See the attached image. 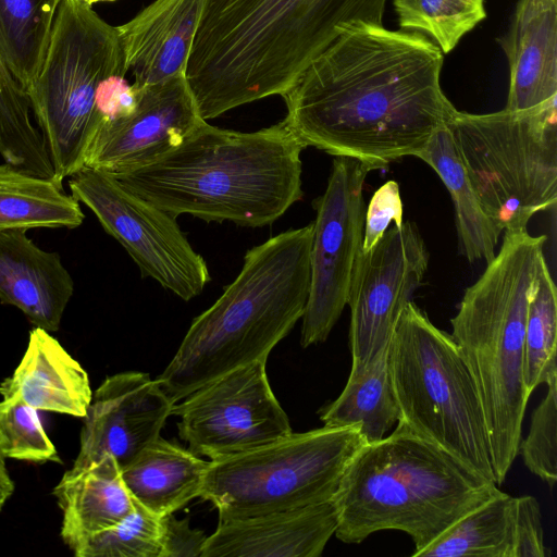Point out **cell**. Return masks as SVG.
Returning a JSON list of instances; mask_svg holds the SVG:
<instances>
[{
	"instance_id": "obj_30",
	"label": "cell",
	"mask_w": 557,
	"mask_h": 557,
	"mask_svg": "<svg viewBox=\"0 0 557 557\" xmlns=\"http://www.w3.org/2000/svg\"><path fill=\"white\" fill-rule=\"evenodd\" d=\"M557 292L546 261L531 295L524 334L523 382L531 395L557 377Z\"/></svg>"
},
{
	"instance_id": "obj_25",
	"label": "cell",
	"mask_w": 557,
	"mask_h": 557,
	"mask_svg": "<svg viewBox=\"0 0 557 557\" xmlns=\"http://www.w3.org/2000/svg\"><path fill=\"white\" fill-rule=\"evenodd\" d=\"M84 218L79 201L62 184L0 164V231L75 228Z\"/></svg>"
},
{
	"instance_id": "obj_34",
	"label": "cell",
	"mask_w": 557,
	"mask_h": 557,
	"mask_svg": "<svg viewBox=\"0 0 557 557\" xmlns=\"http://www.w3.org/2000/svg\"><path fill=\"white\" fill-rule=\"evenodd\" d=\"M546 385L547 393L533 411L518 454L533 474L553 487L557 481V377Z\"/></svg>"
},
{
	"instance_id": "obj_39",
	"label": "cell",
	"mask_w": 557,
	"mask_h": 557,
	"mask_svg": "<svg viewBox=\"0 0 557 557\" xmlns=\"http://www.w3.org/2000/svg\"><path fill=\"white\" fill-rule=\"evenodd\" d=\"M14 492V482L5 465V458L0 450V511Z\"/></svg>"
},
{
	"instance_id": "obj_21",
	"label": "cell",
	"mask_w": 557,
	"mask_h": 557,
	"mask_svg": "<svg viewBox=\"0 0 557 557\" xmlns=\"http://www.w3.org/2000/svg\"><path fill=\"white\" fill-rule=\"evenodd\" d=\"M0 395L32 408L84 418L92 398L87 372L50 332L35 327L22 360L0 384Z\"/></svg>"
},
{
	"instance_id": "obj_28",
	"label": "cell",
	"mask_w": 557,
	"mask_h": 557,
	"mask_svg": "<svg viewBox=\"0 0 557 557\" xmlns=\"http://www.w3.org/2000/svg\"><path fill=\"white\" fill-rule=\"evenodd\" d=\"M515 496L503 491L474 508L417 557H511Z\"/></svg>"
},
{
	"instance_id": "obj_3",
	"label": "cell",
	"mask_w": 557,
	"mask_h": 557,
	"mask_svg": "<svg viewBox=\"0 0 557 557\" xmlns=\"http://www.w3.org/2000/svg\"><path fill=\"white\" fill-rule=\"evenodd\" d=\"M305 148L284 120L250 133L202 121L177 147L113 176L176 218L261 227L302 198Z\"/></svg>"
},
{
	"instance_id": "obj_37",
	"label": "cell",
	"mask_w": 557,
	"mask_h": 557,
	"mask_svg": "<svg viewBox=\"0 0 557 557\" xmlns=\"http://www.w3.org/2000/svg\"><path fill=\"white\" fill-rule=\"evenodd\" d=\"M125 75L114 73L99 84L95 98L99 126L127 117L137 109L141 88L129 84Z\"/></svg>"
},
{
	"instance_id": "obj_9",
	"label": "cell",
	"mask_w": 557,
	"mask_h": 557,
	"mask_svg": "<svg viewBox=\"0 0 557 557\" xmlns=\"http://www.w3.org/2000/svg\"><path fill=\"white\" fill-rule=\"evenodd\" d=\"M119 72L127 70L116 26L81 0H62L40 71L26 92L58 183L84 166L99 126L97 88Z\"/></svg>"
},
{
	"instance_id": "obj_7",
	"label": "cell",
	"mask_w": 557,
	"mask_h": 557,
	"mask_svg": "<svg viewBox=\"0 0 557 557\" xmlns=\"http://www.w3.org/2000/svg\"><path fill=\"white\" fill-rule=\"evenodd\" d=\"M387 360L398 421L496 483L480 394L453 336L410 300Z\"/></svg>"
},
{
	"instance_id": "obj_32",
	"label": "cell",
	"mask_w": 557,
	"mask_h": 557,
	"mask_svg": "<svg viewBox=\"0 0 557 557\" xmlns=\"http://www.w3.org/2000/svg\"><path fill=\"white\" fill-rule=\"evenodd\" d=\"M135 509L117 524L99 532L73 553L76 557H160L161 517L134 500Z\"/></svg>"
},
{
	"instance_id": "obj_18",
	"label": "cell",
	"mask_w": 557,
	"mask_h": 557,
	"mask_svg": "<svg viewBox=\"0 0 557 557\" xmlns=\"http://www.w3.org/2000/svg\"><path fill=\"white\" fill-rule=\"evenodd\" d=\"M208 0H153L116 26L125 69L146 87L185 75Z\"/></svg>"
},
{
	"instance_id": "obj_2",
	"label": "cell",
	"mask_w": 557,
	"mask_h": 557,
	"mask_svg": "<svg viewBox=\"0 0 557 557\" xmlns=\"http://www.w3.org/2000/svg\"><path fill=\"white\" fill-rule=\"evenodd\" d=\"M387 0H208L185 77L208 121L283 96L356 22L383 24Z\"/></svg>"
},
{
	"instance_id": "obj_40",
	"label": "cell",
	"mask_w": 557,
	"mask_h": 557,
	"mask_svg": "<svg viewBox=\"0 0 557 557\" xmlns=\"http://www.w3.org/2000/svg\"><path fill=\"white\" fill-rule=\"evenodd\" d=\"M81 1L92 7V4L98 3V2H113L115 0H81Z\"/></svg>"
},
{
	"instance_id": "obj_36",
	"label": "cell",
	"mask_w": 557,
	"mask_h": 557,
	"mask_svg": "<svg viewBox=\"0 0 557 557\" xmlns=\"http://www.w3.org/2000/svg\"><path fill=\"white\" fill-rule=\"evenodd\" d=\"M544 543L542 515L535 497H515L511 557H548Z\"/></svg>"
},
{
	"instance_id": "obj_19",
	"label": "cell",
	"mask_w": 557,
	"mask_h": 557,
	"mask_svg": "<svg viewBox=\"0 0 557 557\" xmlns=\"http://www.w3.org/2000/svg\"><path fill=\"white\" fill-rule=\"evenodd\" d=\"M26 232L0 231V301L20 309L35 327L57 332L74 282L60 255L39 248Z\"/></svg>"
},
{
	"instance_id": "obj_1",
	"label": "cell",
	"mask_w": 557,
	"mask_h": 557,
	"mask_svg": "<svg viewBox=\"0 0 557 557\" xmlns=\"http://www.w3.org/2000/svg\"><path fill=\"white\" fill-rule=\"evenodd\" d=\"M444 53L426 36L356 22L282 97L306 147L372 170L418 157L456 111L441 87Z\"/></svg>"
},
{
	"instance_id": "obj_8",
	"label": "cell",
	"mask_w": 557,
	"mask_h": 557,
	"mask_svg": "<svg viewBox=\"0 0 557 557\" xmlns=\"http://www.w3.org/2000/svg\"><path fill=\"white\" fill-rule=\"evenodd\" d=\"M557 99L492 113L456 109L447 122L481 207L503 231L527 230L557 203Z\"/></svg>"
},
{
	"instance_id": "obj_33",
	"label": "cell",
	"mask_w": 557,
	"mask_h": 557,
	"mask_svg": "<svg viewBox=\"0 0 557 557\" xmlns=\"http://www.w3.org/2000/svg\"><path fill=\"white\" fill-rule=\"evenodd\" d=\"M0 450L4 458L62 463L37 410L17 397H3L0 401Z\"/></svg>"
},
{
	"instance_id": "obj_26",
	"label": "cell",
	"mask_w": 557,
	"mask_h": 557,
	"mask_svg": "<svg viewBox=\"0 0 557 557\" xmlns=\"http://www.w3.org/2000/svg\"><path fill=\"white\" fill-rule=\"evenodd\" d=\"M320 420L326 426L357 428L366 443L386 436L399 420L387 350L361 372L349 374L341 395L321 410Z\"/></svg>"
},
{
	"instance_id": "obj_6",
	"label": "cell",
	"mask_w": 557,
	"mask_h": 557,
	"mask_svg": "<svg viewBox=\"0 0 557 557\" xmlns=\"http://www.w3.org/2000/svg\"><path fill=\"white\" fill-rule=\"evenodd\" d=\"M546 236L505 231L499 250L465 290L451 336L482 401L495 482L500 485L518 456L530 394L523 382L528 306L546 261Z\"/></svg>"
},
{
	"instance_id": "obj_29",
	"label": "cell",
	"mask_w": 557,
	"mask_h": 557,
	"mask_svg": "<svg viewBox=\"0 0 557 557\" xmlns=\"http://www.w3.org/2000/svg\"><path fill=\"white\" fill-rule=\"evenodd\" d=\"M25 91L11 74L0 50V154L35 176L55 180L47 143L30 121Z\"/></svg>"
},
{
	"instance_id": "obj_5",
	"label": "cell",
	"mask_w": 557,
	"mask_h": 557,
	"mask_svg": "<svg viewBox=\"0 0 557 557\" xmlns=\"http://www.w3.org/2000/svg\"><path fill=\"white\" fill-rule=\"evenodd\" d=\"M498 485L397 422L392 434L364 443L334 496L335 535L358 544L372 533L408 534L413 557L461 517L499 493Z\"/></svg>"
},
{
	"instance_id": "obj_17",
	"label": "cell",
	"mask_w": 557,
	"mask_h": 557,
	"mask_svg": "<svg viewBox=\"0 0 557 557\" xmlns=\"http://www.w3.org/2000/svg\"><path fill=\"white\" fill-rule=\"evenodd\" d=\"M333 499L286 511L219 521L201 557H318L337 528Z\"/></svg>"
},
{
	"instance_id": "obj_14",
	"label": "cell",
	"mask_w": 557,
	"mask_h": 557,
	"mask_svg": "<svg viewBox=\"0 0 557 557\" xmlns=\"http://www.w3.org/2000/svg\"><path fill=\"white\" fill-rule=\"evenodd\" d=\"M429 253L417 227L408 222L388 228L361 252L347 305L350 308V374L364 370L387 350L400 314L420 286Z\"/></svg>"
},
{
	"instance_id": "obj_11",
	"label": "cell",
	"mask_w": 557,
	"mask_h": 557,
	"mask_svg": "<svg viewBox=\"0 0 557 557\" xmlns=\"http://www.w3.org/2000/svg\"><path fill=\"white\" fill-rule=\"evenodd\" d=\"M103 230L127 251L140 273L188 301L210 282L207 262L189 244L176 216L128 190L113 175L83 166L69 180Z\"/></svg>"
},
{
	"instance_id": "obj_13",
	"label": "cell",
	"mask_w": 557,
	"mask_h": 557,
	"mask_svg": "<svg viewBox=\"0 0 557 557\" xmlns=\"http://www.w3.org/2000/svg\"><path fill=\"white\" fill-rule=\"evenodd\" d=\"M265 366L260 359L236 368L173 405L180 437L193 454L221 459L293 433Z\"/></svg>"
},
{
	"instance_id": "obj_4",
	"label": "cell",
	"mask_w": 557,
	"mask_h": 557,
	"mask_svg": "<svg viewBox=\"0 0 557 557\" xmlns=\"http://www.w3.org/2000/svg\"><path fill=\"white\" fill-rule=\"evenodd\" d=\"M313 223L247 250L237 277L194 319L156 379L176 404L223 374L268 359L302 318L310 290Z\"/></svg>"
},
{
	"instance_id": "obj_16",
	"label": "cell",
	"mask_w": 557,
	"mask_h": 557,
	"mask_svg": "<svg viewBox=\"0 0 557 557\" xmlns=\"http://www.w3.org/2000/svg\"><path fill=\"white\" fill-rule=\"evenodd\" d=\"M173 403L149 374L127 371L108 376L92 393L73 466L111 455L122 468L154 442Z\"/></svg>"
},
{
	"instance_id": "obj_10",
	"label": "cell",
	"mask_w": 557,
	"mask_h": 557,
	"mask_svg": "<svg viewBox=\"0 0 557 557\" xmlns=\"http://www.w3.org/2000/svg\"><path fill=\"white\" fill-rule=\"evenodd\" d=\"M359 429L323 425L251 450L209 460L199 497L219 521L298 509L333 499L364 444Z\"/></svg>"
},
{
	"instance_id": "obj_23",
	"label": "cell",
	"mask_w": 557,
	"mask_h": 557,
	"mask_svg": "<svg viewBox=\"0 0 557 557\" xmlns=\"http://www.w3.org/2000/svg\"><path fill=\"white\" fill-rule=\"evenodd\" d=\"M208 465L189 449L159 436L121 471L133 499L163 517L199 497Z\"/></svg>"
},
{
	"instance_id": "obj_35",
	"label": "cell",
	"mask_w": 557,
	"mask_h": 557,
	"mask_svg": "<svg viewBox=\"0 0 557 557\" xmlns=\"http://www.w3.org/2000/svg\"><path fill=\"white\" fill-rule=\"evenodd\" d=\"M394 223L400 226L403 220V200L399 185L395 181L384 183L374 191L366 209L362 252L370 251Z\"/></svg>"
},
{
	"instance_id": "obj_12",
	"label": "cell",
	"mask_w": 557,
	"mask_h": 557,
	"mask_svg": "<svg viewBox=\"0 0 557 557\" xmlns=\"http://www.w3.org/2000/svg\"><path fill=\"white\" fill-rule=\"evenodd\" d=\"M373 171L348 157H335L317 212L310 250V290L302 315V348L324 342L348 302L362 252L366 218L363 186Z\"/></svg>"
},
{
	"instance_id": "obj_15",
	"label": "cell",
	"mask_w": 557,
	"mask_h": 557,
	"mask_svg": "<svg viewBox=\"0 0 557 557\" xmlns=\"http://www.w3.org/2000/svg\"><path fill=\"white\" fill-rule=\"evenodd\" d=\"M202 121L185 75L141 87L132 115L97 128L84 166L111 175L135 170L177 147Z\"/></svg>"
},
{
	"instance_id": "obj_24",
	"label": "cell",
	"mask_w": 557,
	"mask_h": 557,
	"mask_svg": "<svg viewBox=\"0 0 557 557\" xmlns=\"http://www.w3.org/2000/svg\"><path fill=\"white\" fill-rule=\"evenodd\" d=\"M417 158L437 173L450 193L461 252L470 262H491L502 231L483 211L447 124L434 133Z\"/></svg>"
},
{
	"instance_id": "obj_20",
	"label": "cell",
	"mask_w": 557,
	"mask_h": 557,
	"mask_svg": "<svg viewBox=\"0 0 557 557\" xmlns=\"http://www.w3.org/2000/svg\"><path fill=\"white\" fill-rule=\"evenodd\" d=\"M497 41L509 65L505 109L522 111L557 99V0H519Z\"/></svg>"
},
{
	"instance_id": "obj_27",
	"label": "cell",
	"mask_w": 557,
	"mask_h": 557,
	"mask_svg": "<svg viewBox=\"0 0 557 557\" xmlns=\"http://www.w3.org/2000/svg\"><path fill=\"white\" fill-rule=\"evenodd\" d=\"M62 0H0V50L25 94L33 86Z\"/></svg>"
},
{
	"instance_id": "obj_22",
	"label": "cell",
	"mask_w": 557,
	"mask_h": 557,
	"mask_svg": "<svg viewBox=\"0 0 557 557\" xmlns=\"http://www.w3.org/2000/svg\"><path fill=\"white\" fill-rule=\"evenodd\" d=\"M62 511L61 539L74 552L90 536L122 521L135 509L121 467L106 455L69 469L53 488Z\"/></svg>"
},
{
	"instance_id": "obj_31",
	"label": "cell",
	"mask_w": 557,
	"mask_h": 557,
	"mask_svg": "<svg viewBox=\"0 0 557 557\" xmlns=\"http://www.w3.org/2000/svg\"><path fill=\"white\" fill-rule=\"evenodd\" d=\"M400 29L420 33L444 54L486 17L484 0H393Z\"/></svg>"
},
{
	"instance_id": "obj_38",
	"label": "cell",
	"mask_w": 557,
	"mask_h": 557,
	"mask_svg": "<svg viewBox=\"0 0 557 557\" xmlns=\"http://www.w3.org/2000/svg\"><path fill=\"white\" fill-rule=\"evenodd\" d=\"M207 535L191 529L188 519H176L173 513L161 517L160 557H201Z\"/></svg>"
}]
</instances>
